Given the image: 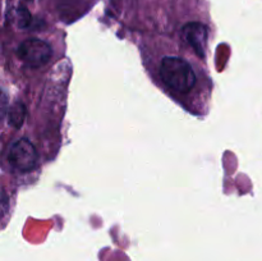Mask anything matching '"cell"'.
Here are the masks:
<instances>
[{"instance_id": "cell-5", "label": "cell", "mask_w": 262, "mask_h": 261, "mask_svg": "<svg viewBox=\"0 0 262 261\" xmlns=\"http://www.w3.org/2000/svg\"><path fill=\"white\" fill-rule=\"evenodd\" d=\"M26 117V107L22 102H14L9 109V124L19 128Z\"/></svg>"}, {"instance_id": "cell-4", "label": "cell", "mask_w": 262, "mask_h": 261, "mask_svg": "<svg viewBox=\"0 0 262 261\" xmlns=\"http://www.w3.org/2000/svg\"><path fill=\"white\" fill-rule=\"evenodd\" d=\"M207 27L201 22H189L182 28V37L188 45L194 49L200 58L205 56L207 41Z\"/></svg>"}, {"instance_id": "cell-3", "label": "cell", "mask_w": 262, "mask_h": 261, "mask_svg": "<svg viewBox=\"0 0 262 261\" xmlns=\"http://www.w3.org/2000/svg\"><path fill=\"white\" fill-rule=\"evenodd\" d=\"M37 151L27 138L14 141L8 151V161L18 171L32 170L37 164Z\"/></svg>"}, {"instance_id": "cell-1", "label": "cell", "mask_w": 262, "mask_h": 261, "mask_svg": "<svg viewBox=\"0 0 262 261\" xmlns=\"http://www.w3.org/2000/svg\"><path fill=\"white\" fill-rule=\"evenodd\" d=\"M161 79L168 89L179 94L189 92L196 84V74L191 64L179 56H166L159 69Z\"/></svg>"}, {"instance_id": "cell-2", "label": "cell", "mask_w": 262, "mask_h": 261, "mask_svg": "<svg viewBox=\"0 0 262 261\" xmlns=\"http://www.w3.org/2000/svg\"><path fill=\"white\" fill-rule=\"evenodd\" d=\"M53 55L51 46L41 38H26L17 49V56L31 68H40L49 63Z\"/></svg>"}]
</instances>
